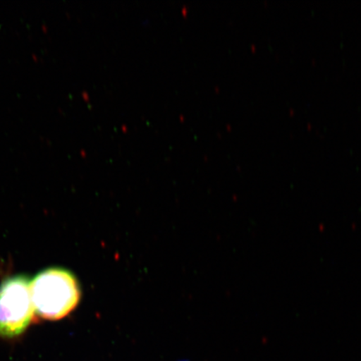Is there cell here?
Instances as JSON below:
<instances>
[{
    "instance_id": "1",
    "label": "cell",
    "mask_w": 361,
    "mask_h": 361,
    "mask_svg": "<svg viewBox=\"0 0 361 361\" xmlns=\"http://www.w3.org/2000/svg\"><path fill=\"white\" fill-rule=\"evenodd\" d=\"M35 312L48 320L66 317L78 305L80 288L69 270L51 268L42 271L31 282Z\"/></svg>"
},
{
    "instance_id": "2",
    "label": "cell",
    "mask_w": 361,
    "mask_h": 361,
    "mask_svg": "<svg viewBox=\"0 0 361 361\" xmlns=\"http://www.w3.org/2000/svg\"><path fill=\"white\" fill-rule=\"evenodd\" d=\"M31 282L24 275L8 278L0 286V337L20 336L35 314Z\"/></svg>"
}]
</instances>
